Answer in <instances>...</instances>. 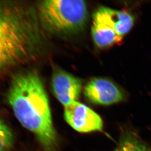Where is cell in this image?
<instances>
[{"label":"cell","mask_w":151,"mask_h":151,"mask_svg":"<svg viewBox=\"0 0 151 151\" xmlns=\"http://www.w3.org/2000/svg\"><path fill=\"white\" fill-rule=\"evenodd\" d=\"M7 97L22 125L36 135L44 151H54L57 135L48 97L38 75L32 71L15 75Z\"/></svg>","instance_id":"cell-1"},{"label":"cell","mask_w":151,"mask_h":151,"mask_svg":"<svg viewBox=\"0 0 151 151\" xmlns=\"http://www.w3.org/2000/svg\"><path fill=\"white\" fill-rule=\"evenodd\" d=\"M37 19L21 5L0 4V73L28 59L41 41Z\"/></svg>","instance_id":"cell-2"},{"label":"cell","mask_w":151,"mask_h":151,"mask_svg":"<svg viewBox=\"0 0 151 151\" xmlns=\"http://www.w3.org/2000/svg\"><path fill=\"white\" fill-rule=\"evenodd\" d=\"M41 22L46 29L56 34H70L82 30L88 17L86 1L46 0L38 6Z\"/></svg>","instance_id":"cell-3"},{"label":"cell","mask_w":151,"mask_h":151,"mask_svg":"<svg viewBox=\"0 0 151 151\" xmlns=\"http://www.w3.org/2000/svg\"><path fill=\"white\" fill-rule=\"evenodd\" d=\"M64 117L69 125L81 133L101 131L102 119L86 105L75 101L64 106Z\"/></svg>","instance_id":"cell-4"},{"label":"cell","mask_w":151,"mask_h":151,"mask_svg":"<svg viewBox=\"0 0 151 151\" xmlns=\"http://www.w3.org/2000/svg\"><path fill=\"white\" fill-rule=\"evenodd\" d=\"M84 95L95 104L109 105L122 101L123 94L115 84L106 79L95 78L87 83Z\"/></svg>","instance_id":"cell-5"},{"label":"cell","mask_w":151,"mask_h":151,"mask_svg":"<svg viewBox=\"0 0 151 151\" xmlns=\"http://www.w3.org/2000/svg\"><path fill=\"white\" fill-rule=\"evenodd\" d=\"M52 85L54 96L64 106L77 101L82 89L80 79L61 70L54 73Z\"/></svg>","instance_id":"cell-6"},{"label":"cell","mask_w":151,"mask_h":151,"mask_svg":"<svg viewBox=\"0 0 151 151\" xmlns=\"http://www.w3.org/2000/svg\"><path fill=\"white\" fill-rule=\"evenodd\" d=\"M91 33L94 43L101 48L113 46L122 39L116 32L105 6L99 7L93 14Z\"/></svg>","instance_id":"cell-7"},{"label":"cell","mask_w":151,"mask_h":151,"mask_svg":"<svg viewBox=\"0 0 151 151\" xmlns=\"http://www.w3.org/2000/svg\"><path fill=\"white\" fill-rule=\"evenodd\" d=\"M106 11L116 32L122 38L128 33L134 24V19L128 12L106 7Z\"/></svg>","instance_id":"cell-8"},{"label":"cell","mask_w":151,"mask_h":151,"mask_svg":"<svg viewBox=\"0 0 151 151\" xmlns=\"http://www.w3.org/2000/svg\"><path fill=\"white\" fill-rule=\"evenodd\" d=\"M14 137L9 127L0 118V151H9L13 145Z\"/></svg>","instance_id":"cell-9"},{"label":"cell","mask_w":151,"mask_h":151,"mask_svg":"<svg viewBox=\"0 0 151 151\" xmlns=\"http://www.w3.org/2000/svg\"><path fill=\"white\" fill-rule=\"evenodd\" d=\"M142 146L133 137H126L119 143L115 151H142Z\"/></svg>","instance_id":"cell-10"},{"label":"cell","mask_w":151,"mask_h":151,"mask_svg":"<svg viewBox=\"0 0 151 151\" xmlns=\"http://www.w3.org/2000/svg\"><path fill=\"white\" fill-rule=\"evenodd\" d=\"M142 151H151V150L145 147H144L143 146L142 148Z\"/></svg>","instance_id":"cell-11"}]
</instances>
